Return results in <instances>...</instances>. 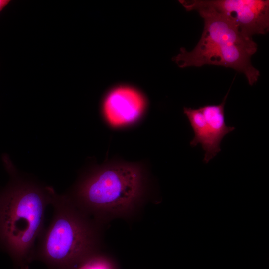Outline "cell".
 Here are the masks:
<instances>
[{
    "label": "cell",
    "mask_w": 269,
    "mask_h": 269,
    "mask_svg": "<svg viewBox=\"0 0 269 269\" xmlns=\"http://www.w3.org/2000/svg\"><path fill=\"white\" fill-rule=\"evenodd\" d=\"M53 215L36 244L34 259L49 269H74L101 251L104 227L85 213L64 194L55 192Z\"/></svg>",
    "instance_id": "cell-3"
},
{
    "label": "cell",
    "mask_w": 269,
    "mask_h": 269,
    "mask_svg": "<svg viewBox=\"0 0 269 269\" xmlns=\"http://www.w3.org/2000/svg\"><path fill=\"white\" fill-rule=\"evenodd\" d=\"M257 50V45L254 41L239 43L225 40L204 45L197 44L190 51L182 48L174 60L181 68L206 64L231 68L243 73L252 86L260 76L259 71L251 61Z\"/></svg>",
    "instance_id": "cell-4"
},
{
    "label": "cell",
    "mask_w": 269,
    "mask_h": 269,
    "mask_svg": "<svg viewBox=\"0 0 269 269\" xmlns=\"http://www.w3.org/2000/svg\"><path fill=\"white\" fill-rule=\"evenodd\" d=\"M145 102L137 91L121 87L111 91L103 104V113L114 126H124L136 120L142 114Z\"/></svg>",
    "instance_id": "cell-6"
},
{
    "label": "cell",
    "mask_w": 269,
    "mask_h": 269,
    "mask_svg": "<svg viewBox=\"0 0 269 269\" xmlns=\"http://www.w3.org/2000/svg\"><path fill=\"white\" fill-rule=\"evenodd\" d=\"M229 91L230 89L220 104L206 105L199 108L205 118L210 137L209 152L203 158L205 163H208L221 151L222 139L235 129L234 126L227 125L225 119L224 106Z\"/></svg>",
    "instance_id": "cell-7"
},
{
    "label": "cell",
    "mask_w": 269,
    "mask_h": 269,
    "mask_svg": "<svg viewBox=\"0 0 269 269\" xmlns=\"http://www.w3.org/2000/svg\"><path fill=\"white\" fill-rule=\"evenodd\" d=\"M146 192L141 169L118 165L85 173L64 194L104 227L116 219L130 222L137 218L147 203Z\"/></svg>",
    "instance_id": "cell-2"
},
{
    "label": "cell",
    "mask_w": 269,
    "mask_h": 269,
    "mask_svg": "<svg viewBox=\"0 0 269 269\" xmlns=\"http://www.w3.org/2000/svg\"><path fill=\"white\" fill-rule=\"evenodd\" d=\"M11 1L10 0H0V12L7 6Z\"/></svg>",
    "instance_id": "cell-10"
},
{
    "label": "cell",
    "mask_w": 269,
    "mask_h": 269,
    "mask_svg": "<svg viewBox=\"0 0 269 269\" xmlns=\"http://www.w3.org/2000/svg\"><path fill=\"white\" fill-rule=\"evenodd\" d=\"M16 269H29V267H28V265H25L22 266H20Z\"/></svg>",
    "instance_id": "cell-11"
},
{
    "label": "cell",
    "mask_w": 269,
    "mask_h": 269,
    "mask_svg": "<svg viewBox=\"0 0 269 269\" xmlns=\"http://www.w3.org/2000/svg\"><path fill=\"white\" fill-rule=\"evenodd\" d=\"M184 114L188 118L193 130L194 136L190 141L192 147L201 144L205 152L204 157L206 156L210 150V137L205 118L199 108L184 107Z\"/></svg>",
    "instance_id": "cell-8"
},
{
    "label": "cell",
    "mask_w": 269,
    "mask_h": 269,
    "mask_svg": "<svg viewBox=\"0 0 269 269\" xmlns=\"http://www.w3.org/2000/svg\"><path fill=\"white\" fill-rule=\"evenodd\" d=\"M3 161L10 179L0 193V248L20 267L34 260L46 209L55 191L20 174L6 156Z\"/></svg>",
    "instance_id": "cell-1"
},
{
    "label": "cell",
    "mask_w": 269,
    "mask_h": 269,
    "mask_svg": "<svg viewBox=\"0 0 269 269\" xmlns=\"http://www.w3.org/2000/svg\"><path fill=\"white\" fill-rule=\"evenodd\" d=\"M74 269H119L112 256L101 251L88 257Z\"/></svg>",
    "instance_id": "cell-9"
},
{
    "label": "cell",
    "mask_w": 269,
    "mask_h": 269,
    "mask_svg": "<svg viewBox=\"0 0 269 269\" xmlns=\"http://www.w3.org/2000/svg\"><path fill=\"white\" fill-rule=\"evenodd\" d=\"M187 10L199 8L212 9L230 20L245 37L265 34L269 29L268 0H180Z\"/></svg>",
    "instance_id": "cell-5"
}]
</instances>
